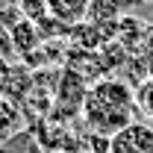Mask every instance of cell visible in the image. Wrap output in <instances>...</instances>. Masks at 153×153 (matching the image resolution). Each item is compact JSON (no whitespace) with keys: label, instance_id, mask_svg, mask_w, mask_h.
<instances>
[{"label":"cell","instance_id":"cell-10","mask_svg":"<svg viewBox=\"0 0 153 153\" xmlns=\"http://www.w3.org/2000/svg\"><path fill=\"white\" fill-rule=\"evenodd\" d=\"M135 3H153V0H135Z\"/></svg>","mask_w":153,"mask_h":153},{"label":"cell","instance_id":"cell-2","mask_svg":"<svg viewBox=\"0 0 153 153\" xmlns=\"http://www.w3.org/2000/svg\"><path fill=\"white\" fill-rule=\"evenodd\" d=\"M109 153H153V124L133 121L109 138Z\"/></svg>","mask_w":153,"mask_h":153},{"label":"cell","instance_id":"cell-8","mask_svg":"<svg viewBox=\"0 0 153 153\" xmlns=\"http://www.w3.org/2000/svg\"><path fill=\"white\" fill-rule=\"evenodd\" d=\"M9 76H12V62L0 53V100H6V88H9Z\"/></svg>","mask_w":153,"mask_h":153},{"label":"cell","instance_id":"cell-1","mask_svg":"<svg viewBox=\"0 0 153 153\" xmlns=\"http://www.w3.org/2000/svg\"><path fill=\"white\" fill-rule=\"evenodd\" d=\"M135 115H138L135 88H130V82L118 76H103L88 85L82 100V121L91 130V135L112 138L115 133L133 124Z\"/></svg>","mask_w":153,"mask_h":153},{"label":"cell","instance_id":"cell-11","mask_svg":"<svg viewBox=\"0 0 153 153\" xmlns=\"http://www.w3.org/2000/svg\"><path fill=\"white\" fill-rule=\"evenodd\" d=\"M88 153H91V150H88Z\"/></svg>","mask_w":153,"mask_h":153},{"label":"cell","instance_id":"cell-5","mask_svg":"<svg viewBox=\"0 0 153 153\" xmlns=\"http://www.w3.org/2000/svg\"><path fill=\"white\" fill-rule=\"evenodd\" d=\"M27 18L36 24L41 33H56L59 27H53L56 21L50 18V9H47V0H12Z\"/></svg>","mask_w":153,"mask_h":153},{"label":"cell","instance_id":"cell-7","mask_svg":"<svg viewBox=\"0 0 153 153\" xmlns=\"http://www.w3.org/2000/svg\"><path fill=\"white\" fill-rule=\"evenodd\" d=\"M135 106L144 118H150L153 124V76H144L138 85H135Z\"/></svg>","mask_w":153,"mask_h":153},{"label":"cell","instance_id":"cell-4","mask_svg":"<svg viewBox=\"0 0 153 153\" xmlns=\"http://www.w3.org/2000/svg\"><path fill=\"white\" fill-rule=\"evenodd\" d=\"M47 9L56 27H74L88 15V0H47Z\"/></svg>","mask_w":153,"mask_h":153},{"label":"cell","instance_id":"cell-6","mask_svg":"<svg viewBox=\"0 0 153 153\" xmlns=\"http://www.w3.org/2000/svg\"><path fill=\"white\" fill-rule=\"evenodd\" d=\"M21 109L9 100H0V141H9L12 135L21 133Z\"/></svg>","mask_w":153,"mask_h":153},{"label":"cell","instance_id":"cell-3","mask_svg":"<svg viewBox=\"0 0 153 153\" xmlns=\"http://www.w3.org/2000/svg\"><path fill=\"white\" fill-rule=\"evenodd\" d=\"M6 36L12 41V47L18 50L21 56H30L33 50H38V41H41V30H38L36 24L30 18H21L18 24H12L9 30H6Z\"/></svg>","mask_w":153,"mask_h":153},{"label":"cell","instance_id":"cell-9","mask_svg":"<svg viewBox=\"0 0 153 153\" xmlns=\"http://www.w3.org/2000/svg\"><path fill=\"white\" fill-rule=\"evenodd\" d=\"M147 76H153V47H150V53H147Z\"/></svg>","mask_w":153,"mask_h":153}]
</instances>
